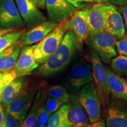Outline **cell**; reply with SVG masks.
<instances>
[{
    "mask_svg": "<svg viewBox=\"0 0 127 127\" xmlns=\"http://www.w3.org/2000/svg\"><path fill=\"white\" fill-rule=\"evenodd\" d=\"M65 32L63 24H59L42 40L35 44L33 54L36 63L42 64L53 54L61 43Z\"/></svg>",
    "mask_w": 127,
    "mask_h": 127,
    "instance_id": "obj_3",
    "label": "cell"
},
{
    "mask_svg": "<svg viewBox=\"0 0 127 127\" xmlns=\"http://www.w3.org/2000/svg\"><path fill=\"white\" fill-rule=\"evenodd\" d=\"M87 127H107L104 120H99L94 123H90Z\"/></svg>",
    "mask_w": 127,
    "mask_h": 127,
    "instance_id": "obj_34",
    "label": "cell"
},
{
    "mask_svg": "<svg viewBox=\"0 0 127 127\" xmlns=\"http://www.w3.org/2000/svg\"><path fill=\"white\" fill-rule=\"evenodd\" d=\"M117 38L106 31L89 35V45L99 57L102 63L109 64L111 60L117 56L115 48Z\"/></svg>",
    "mask_w": 127,
    "mask_h": 127,
    "instance_id": "obj_5",
    "label": "cell"
},
{
    "mask_svg": "<svg viewBox=\"0 0 127 127\" xmlns=\"http://www.w3.org/2000/svg\"><path fill=\"white\" fill-rule=\"evenodd\" d=\"M24 32V30L14 31L6 34L0 38V53L4 50L18 43L20 37Z\"/></svg>",
    "mask_w": 127,
    "mask_h": 127,
    "instance_id": "obj_24",
    "label": "cell"
},
{
    "mask_svg": "<svg viewBox=\"0 0 127 127\" xmlns=\"http://www.w3.org/2000/svg\"><path fill=\"white\" fill-rule=\"evenodd\" d=\"M90 58L91 66L93 72V80L99 95L101 104L107 107L109 104L110 91H109L108 81L106 68L100 59L99 57L94 51L90 52Z\"/></svg>",
    "mask_w": 127,
    "mask_h": 127,
    "instance_id": "obj_4",
    "label": "cell"
},
{
    "mask_svg": "<svg viewBox=\"0 0 127 127\" xmlns=\"http://www.w3.org/2000/svg\"><path fill=\"white\" fill-rule=\"evenodd\" d=\"M105 123L107 127H127V111L120 104L109 102L106 107Z\"/></svg>",
    "mask_w": 127,
    "mask_h": 127,
    "instance_id": "obj_17",
    "label": "cell"
},
{
    "mask_svg": "<svg viewBox=\"0 0 127 127\" xmlns=\"http://www.w3.org/2000/svg\"><path fill=\"white\" fill-rule=\"evenodd\" d=\"M104 29L117 39L123 38L126 34V29L123 16L117 7L111 4L105 5Z\"/></svg>",
    "mask_w": 127,
    "mask_h": 127,
    "instance_id": "obj_9",
    "label": "cell"
},
{
    "mask_svg": "<svg viewBox=\"0 0 127 127\" xmlns=\"http://www.w3.org/2000/svg\"><path fill=\"white\" fill-rule=\"evenodd\" d=\"M112 71L120 76H127V57L120 55L111 60Z\"/></svg>",
    "mask_w": 127,
    "mask_h": 127,
    "instance_id": "obj_25",
    "label": "cell"
},
{
    "mask_svg": "<svg viewBox=\"0 0 127 127\" xmlns=\"http://www.w3.org/2000/svg\"><path fill=\"white\" fill-rule=\"evenodd\" d=\"M18 11L24 23L29 28H33L45 21V17L38 8L29 0H15Z\"/></svg>",
    "mask_w": 127,
    "mask_h": 127,
    "instance_id": "obj_14",
    "label": "cell"
},
{
    "mask_svg": "<svg viewBox=\"0 0 127 127\" xmlns=\"http://www.w3.org/2000/svg\"><path fill=\"white\" fill-rule=\"evenodd\" d=\"M65 1H68V2L71 3V4H72L74 7H75L77 8H78V9H82L86 6V5H85V3L78 2L77 1H74V0H65Z\"/></svg>",
    "mask_w": 127,
    "mask_h": 127,
    "instance_id": "obj_35",
    "label": "cell"
},
{
    "mask_svg": "<svg viewBox=\"0 0 127 127\" xmlns=\"http://www.w3.org/2000/svg\"><path fill=\"white\" fill-rule=\"evenodd\" d=\"M62 24L66 32L70 31L72 33L78 50H81L89 35L86 9L77 10L70 18Z\"/></svg>",
    "mask_w": 127,
    "mask_h": 127,
    "instance_id": "obj_7",
    "label": "cell"
},
{
    "mask_svg": "<svg viewBox=\"0 0 127 127\" xmlns=\"http://www.w3.org/2000/svg\"><path fill=\"white\" fill-rule=\"evenodd\" d=\"M15 78V74L12 70L8 72H0V95L5 87Z\"/></svg>",
    "mask_w": 127,
    "mask_h": 127,
    "instance_id": "obj_27",
    "label": "cell"
},
{
    "mask_svg": "<svg viewBox=\"0 0 127 127\" xmlns=\"http://www.w3.org/2000/svg\"><path fill=\"white\" fill-rule=\"evenodd\" d=\"M78 50L72 33L66 31L59 47L36 71L43 77H50L63 70L70 63Z\"/></svg>",
    "mask_w": 127,
    "mask_h": 127,
    "instance_id": "obj_1",
    "label": "cell"
},
{
    "mask_svg": "<svg viewBox=\"0 0 127 127\" xmlns=\"http://www.w3.org/2000/svg\"><path fill=\"white\" fill-rule=\"evenodd\" d=\"M115 48L119 54L127 57V37L126 35L116 41Z\"/></svg>",
    "mask_w": 127,
    "mask_h": 127,
    "instance_id": "obj_30",
    "label": "cell"
},
{
    "mask_svg": "<svg viewBox=\"0 0 127 127\" xmlns=\"http://www.w3.org/2000/svg\"><path fill=\"white\" fill-rule=\"evenodd\" d=\"M109 4L114 5H127V0H109Z\"/></svg>",
    "mask_w": 127,
    "mask_h": 127,
    "instance_id": "obj_33",
    "label": "cell"
},
{
    "mask_svg": "<svg viewBox=\"0 0 127 127\" xmlns=\"http://www.w3.org/2000/svg\"><path fill=\"white\" fill-rule=\"evenodd\" d=\"M93 81L91 65L80 58L71 68L64 79V87L70 94H75L87 84Z\"/></svg>",
    "mask_w": 127,
    "mask_h": 127,
    "instance_id": "obj_2",
    "label": "cell"
},
{
    "mask_svg": "<svg viewBox=\"0 0 127 127\" xmlns=\"http://www.w3.org/2000/svg\"><path fill=\"white\" fill-rule=\"evenodd\" d=\"M117 8L123 16L125 25V29H126V34H125V35L127 37V5L119 6V7H117Z\"/></svg>",
    "mask_w": 127,
    "mask_h": 127,
    "instance_id": "obj_31",
    "label": "cell"
},
{
    "mask_svg": "<svg viewBox=\"0 0 127 127\" xmlns=\"http://www.w3.org/2000/svg\"><path fill=\"white\" fill-rule=\"evenodd\" d=\"M45 99L42 101L41 107L39 110L38 115V127H45L47 125L49 118L50 117V115L47 112L44 107V102Z\"/></svg>",
    "mask_w": 127,
    "mask_h": 127,
    "instance_id": "obj_28",
    "label": "cell"
},
{
    "mask_svg": "<svg viewBox=\"0 0 127 127\" xmlns=\"http://www.w3.org/2000/svg\"><path fill=\"white\" fill-rule=\"evenodd\" d=\"M69 102L64 104L50 116L45 127H72L68 118Z\"/></svg>",
    "mask_w": 127,
    "mask_h": 127,
    "instance_id": "obj_21",
    "label": "cell"
},
{
    "mask_svg": "<svg viewBox=\"0 0 127 127\" xmlns=\"http://www.w3.org/2000/svg\"><path fill=\"white\" fill-rule=\"evenodd\" d=\"M64 104V103L60 100L54 99L48 96L45 100L44 107L49 114L51 115L52 114L56 112Z\"/></svg>",
    "mask_w": 127,
    "mask_h": 127,
    "instance_id": "obj_26",
    "label": "cell"
},
{
    "mask_svg": "<svg viewBox=\"0 0 127 127\" xmlns=\"http://www.w3.org/2000/svg\"><path fill=\"white\" fill-rule=\"evenodd\" d=\"M93 1H94V0H93Z\"/></svg>",
    "mask_w": 127,
    "mask_h": 127,
    "instance_id": "obj_40",
    "label": "cell"
},
{
    "mask_svg": "<svg viewBox=\"0 0 127 127\" xmlns=\"http://www.w3.org/2000/svg\"><path fill=\"white\" fill-rule=\"evenodd\" d=\"M109 0H94V2L100 4H104V3L109 2Z\"/></svg>",
    "mask_w": 127,
    "mask_h": 127,
    "instance_id": "obj_39",
    "label": "cell"
},
{
    "mask_svg": "<svg viewBox=\"0 0 127 127\" xmlns=\"http://www.w3.org/2000/svg\"><path fill=\"white\" fill-rule=\"evenodd\" d=\"M24 25L14 0H0V29H17Z\"/></svg>",
    "mask_w": 127,
    "mask_h": 127,
    "instance_id": "obj_8",
    "label": "cell"
},
{
    "mask_svg": "<svg viewBox=\"0 0 127 127\" xmlns=\"http://www.w3.org/2000/svg\"><path fill=\"white\" fill-rule=\"evenodd\" d=\"M110 93L116 98L127 102V81L108 68H106Z\"/></svg>",
    "mask_w": 127,
    "mask_h": 127,
    "instance_id": "obj_19",
    "label": "cell"
},
{
    "mask_svg": "<svg viewBox=\"0 0 127 127\" xmlns=\"http://www.w3.org/2000/svg\"><path fill=\"white\" fill-rule=\"evenodd\" d=\"M35 90H24L6 108V111L20 124L24 120L34 99Z\"/></svg>",
    "mask_w": 127,
    "mask_h": 127,
    "instance_id": "obj_10",
    "label": "cell"
},
{
    "mask_svg": "<svg viewBox=\"0 0 127 127\" xmlns=\"http://www.w3.org/2000/svg\"><path fill=\"white\" fill-rule=\"evenodd\" d=\"M45 8L51 21L59 24L69 18L77 8L65 0H45Z\"/></svg>",
    "mask_w": 127,
    "mask_h": 127,
    "instance_id": "obj_11",
    "label": "cell"
},
{
    "mask_svg": "<svg viewBox=\"0 0 127 127\" xmlns=\"http://www.w3.org/2000/svg\"><path fill=\"white\" fill-rule=\"evenodd\" d=\"M104 4L96 3L86 9L89 35L105 31Z\"/></svg>",
    "mask_w": 127,
    "mask_h": 127,
    "instance_id": "obj_15",
    "label": "cell"
},
{
    "mask_svg": "<svg viewBox=\"0 0 127 127\" xmlns=\"http://www.w3.org/2000/svg\"><path fill=\"white\" fill-rule=\"evenodd\" d=\"M68 118L72 127H87L90 124L86 111L78 101L77 94H72L69 102Z\"/></svg>",
    "mask_w": 127,
    "mask_h": 127,
    "instance_id": "obj_16",
    "label": "cell"
},
{
    "mask_svg": "<svg viewBox=\"0 0 127 127\" xmlns=\"http://www.w3.org/2000/svg\"><path fill=\"white\" fill-rule=\"evenodd\" d=\"M21 47L16 44L0 53V72H8L15 66L20 54Z\"/></svg>",
    "mask_w": 127,
    "mask_h": 127,
    "instance_id": "obj_20",
    "label": "cell"
},
{
    "mask_svg": "<svg viewBox=\"0 0 127 127\" xmlns=\"http://www.w3.org/2000/svg\"><path fill=\"white\" fill-rule=\"evenodd\" d=\"M15 31L14 29H0V38L2 37L3 35H5L8 33L11 32Z\"/></svg>",
    "mask_w": 127,
    "mask_h": 127,
    "instance_id": "obj_37",
    "label": "cell"
},
{
    "mask_svg": "<svg viewBox=\"0 0 127 127\" xmlns=\"http://www.w3.org/2000/svg\"><path fill=\"white\" fill-rule=\"evenodd\" d=\"M41 91L36 93L34 98L32 105L30 109L29 114L26 116L24 120L21 123L20 127H38L39 110L41 105L44 99L41 98Z\"/></svg>",
    "mask_w": 127,
    "mask_h": 127,
    "instance_id": "obj_22",
    "label": "cell"
},
{
    "mask_svg": "<svg viewBox=\"0 0 127 127\" xmlns=\"http://www.w3.org/2000/svg\"><path fill=\"white\" fill-rule=\"evenodd\" d=\"M25 78L19 77L14 79L5 87L0 95L1 104L7 108L19 96L25 87Z\"/></svg>",
    "mask_w": 127,
    "mask_h": 127,
    "instance_id": "obj_18",
    "label": "cell"
},
{
    "mask_svg": "<svg viewBox=\"0 0 127 127\" xmlns=\"http://www.w3.org/2000/svg\"><path fill=\"white\" fill-rule=\"evenodd\" d=\"M20 123L13 118L7 111H4V118L0 127H20Z\"/></svg>",
    "mask_w": 127,
    "mask_h": 127,
    "instance_id": "obj_29",
    "label": "cell"
},
{
    "mask_svg": "<svg viewBox=\"0 0 127 127\" xmlns=\"http://www.w3.org/2000/svg\"><path fill=\"white\" fill-rule=\"evenodd\" d=\"M4 118V107L1 104V99H0V126L2 124Z\"/></svg>",
    "mask_w": 127,
    "mask_h": 127,
    "instance_id": "obj_36",
    "label": "cell"
},
{
    "mask_svg": "<svg viewBox=\"0 0 127 127\" xmlns=\"http://www.w3.org/2000/svg\"><path fill=\"white\" fill-rule=\"evenodd\" d=\"M48 96L61 101L64 104L68 103L71 99V95L64 86L54 85L48 90Z\"/></svg>",
    "mask_w": 127,
    "mask_h": 127,
    "instance_id": "obj_23",
    "label": "cell"
},
{
    "mask_svg": "<svg viewBox=\"0 0 127 127\" xmlns=\"http://www.w3.org/2000/svg\"><path fill=\"white\" fill-rule=\"evenodd\" d=\"M58 25L59 23L52 21L42 22L27 32H24L19 39V45L20 47H23L38 43Z\"/></svg>",
    "mask_w": 127,
    "mask_h": 127,
    "instance_id": "obj_13",
    "label": "cell"
},
{
    "mask_svg": "<svg viewBox=\"0 0 127 127\" xmlns=\"http://www.w3.org/2000/svg\"><path fill=\"white\" fill-rule=\"evenodd\" d=\"M74 1H77L78 2H81V3H85V2H93L94 1L93 0H74Z\"/></svg>",
    "mask_w": 127,
    "mask_h": 127,
    "instance_id": "obj_38",
    "label": "cell"
},
{
    "mask_svg": "<svg viewBox=\"0 0 127 127\" xmlns=\"http://www.w3.org/2000/svg\"><path fill=\"white\" fill-rule=\"evenodd\" d=\"M35 46V44L22 47L18 60L12 69L16 78L31 75L32 72L38 67L39 64L36 62L33 54Z\"/></svg>",
    "mask_w": 127,
    "mask_h": 127,
    "instance_id": "obj_12",
    "label": "cell"
},
{
    "mask_svg": "<svg viewBox=\"0 0 127 127\" xmlns=\"http://www.w3.org/2000/svg\"><path fill=\"white\" fill-rule=\"evenodd\" d=\"M29 1L39 8L43 9L45 8V0H29Z\"/></svg>",
    "mask_w": 127,
    "mask_h": 127,
    "instance_id": "obj_32",
    "label": "cell"
},
{
    "mask_svg": "<svg viewBox=\"0 0 127 127\" xmlns=\"http://www.w3.org/2000/svg\"><path fill=\"white\" fill-rule=\"evenodd\" d=\"M77 94L78 101L86 111L90 123L101 120V100L93 81L86 84Z\"/></svg>",
    "mask_w": 127,
    "mask_h": 127,
    "instance_id": "obj_6",
    "label": "cell"
}]
</instances>
